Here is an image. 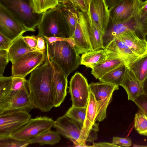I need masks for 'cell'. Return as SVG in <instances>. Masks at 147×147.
Here are the masks:
<instances>
[{
    "instance_id": "6da1fadb",
    "label": "cell",
    "mask_w": 147,
    "mask_h": 147,
    "mask_svg": "<svg viewBox=\"0 0 147 147\" xmlns=\"http://www.w3.org/2000/svg\"><path fill=\"white\" fill-rule=\"evenodd\" d=\"M54 72L53 67L47 55L45 62L31 73L27 85L32 102L42 112L49 111L54 107L51 82Z\"/></svg>"
},
{
    "instance_id": "7a4b0ae2",
    "label": "cell",
    "mask_w": 147,
    "mask_h": 147,
    "mask_svg": "<svg viewBox=\"0 0 147 147\" xmlns=\"http://www.w3.org/2000/svg\"><path fill=\"white\" fill-rule=\"evenodd\" d=\"M46 42L47 57L58 65L67 77L78 68L81 57L68 42L61 41L49 43Z\"/></svg>"
},
{
    "instance_id": "3957f363",
    "label": "cell",
    "mask_w": 147,
    "mask_h": 147,
    "mask_svg": "<svg viewBox=\"0 0 147 147\" xmlns=\"http://www.w3.org/2000/svg\"><path fill=\"white\" fill-rule=\"evenodd\" d=\"M0 4L12 14L28 31H35L42 13L34 12L30 0H0Z\"/></svg>"
},
{
    "instance_id": "277c9868",
    "label": "cell",
    "mask_w": 147,
    "mask_h": 147,
    "mask_svg": "<svg viewBox=\"0 0 147 147\" xmlns=\"http://www.w3.org/2000/svg\"><path fill=\"white\" fill-rule=\"evenodd\" d=\"M37 28L38 36L69 37L65 30L57 6L42 13Z\"/></svg>"
},
{
    "instance_id": "5b68a950",
    "label": "cell",
    "mask_w": 147,
    "mask_h": 147,
    "mask_svg": "<svg viewBox=\"0 0 147 147\" xmlns=\"http://www.w3.org/2000/svg\"><path fill=\"white\" fill-rule=\"evenodd\" d=\"M89 85L98 106L96 120L101 122L107 117V107L112 100L113 92L118 90L119 86L101 82H92Z\"/></svg>"
},
{
    "instance_id": "8992f818",
    "label": "cell",
    "mask_w": 147,
    "mask_h": 147,
    "mask_svg": "<svg viewBox=\"0 0 147 147\" xmlns=\"http://www.w3.org/2000/svg\"><path fill=\"white\" fill-rule=\"evenodd\" d=\"M31 115L22 110L7 111L0 113V138L11 136L26 124Z\"/></svg>"
},
{
    "instance_id": "52a82bcc",
    "label": "cell",
    "mask_w": 147,
    "mask_h": 147,
    "mask_svg": "<svg viewBox=\"0 0 147 147\" xmlns=\"http://www.w3.org/2000/svg\"><path fill=\"white\" fill-rule=\"evenodd\" d=\"M55 121L47 116L30 118L28 122L11 136L18 139L27 141L51 130Z\"/></svg>"
},
{
    "instance_id": "ba28073f",
    "label": "cell",
    "mask_w": 147,
    "mask_h": 147,
    "mask_svg": "<svg viewBox=\"0 0 147 147\" xmlns=\"http://www.w3.org/2000/svg\"><path fill=\"white\" fill-rule=\"evenodd\" d=\"M47 54L34 51L21 57L12 63V75L25 78L45 61Z\"/></svg>"
},
{
    "instance_id": "9c48e42d",
    "label": "cell",
    "mask_w": 147,
    "mask_h": 147,
    "mask_svg": "<svg viewBox=\"0 0 147 147\" xmlns=\"http://www.w3.org/2000/svg\"><path fill=\"white\" fill-rule=\"evenodd\" d=\"M98 109V105L94 95L90 92L85 118L79 138V142L83 141L93 143L97 139L96 132L98 131L99 128L98 125L96 122Z\"/></svg>"
},
{
    "instance_id": "30bf717a",
    "label": "cell",
    "mask_w": 147,
    "mask_h": 147,
    "mask_svg": "<svg viewBox=\"0 0 147 147\" xmlns=\"http://www.w3.org/2000/svg\"><path fill=\"white\" fill-rule=\"evenodd\" d=\"M35 108L25 84L18 91H11L9 96L0 102V113L7 111L22 110L29 112Z\"/></svg>"
},
{
    "instance_id": "8fae6325",
    "label": "cell",
    "mask_w": 147,
    "mask_h": 147,
    "mask_svg": "<svg viewBox=\"0 0 147 147\" xmlns=\"http://www.w3.org/2000/svg\"><path fill=\"white\" fill-rule=\"evenodd\" d=\"M68 88L72 106L87 107L90 91L86 78L79 72L76 73L71 79Z\"/></svg>"
},
{
    "instance_id": "7c38bea8",
    "label": "cell",
    "mask_w": 147,
    "mask_h": 147,
    "mask_svg": "<svg viewBox=\"0 0 147 147\" xmlns=\"http://www.w3.org/2000/svg\"><path fill=\"white\" fill-rule=\"evenodd\" d=\"M78 12L86 40L92 50L105 49L103 44L104 34L92 19L88 8L86 13L79 10Z\"/></svg>"
},
{
    "instance_id": "4fadbf2b",
    "label": "cell",
    "mask_w": 147,
    "mask_h": 147,
    "mask_svg": "<svg viewBox=\"0 0 147 147\" xmlns=\"http://www.w3.org/2000/svg\"><path fill=\"white\" fill-rule=\"evenodd\" d=\"M27 31L18 20L0 4V33L13 41Z\"/></svg>"
},
{
    "instance_id": "5bb4252c",
    "label": "cell",
    "mask_w": 147,
    "mask_h": 147,
    "mask_svg": "<svg viewBox=\"0 0 147 147\" xmlns=\"http://www.w3.org/2000/svg\"><path fill=\"white\" fill-rule=\"evenodd\" d=\"M54 72L51 82V92L54 107L60 106L67 94V77L55 63L51 61Z\"/></svg>"
},
{
    "instance_id": "9a60e30c",
    "label": "cell",
    "mask_w": 147,
    "mask_h": 147,
    "mask_svg": "<svg viewBox=\"0 0 147 147\" xmlns=\"http://www.w3.org/2000/svg\"><path fill=\"white\" fill-rule=\"evenodd\" d=\"M110 21L113 23L125 22L133 17L136 18V0H121L109 10Z\"/></svg>"
},
{
    "instance_id": "2e32d148",
    "label": "cell",
    "mask_w": 147,
    "mask_h": 147,
    "mask_svg": "<svg viewBox=\"0 0 147 147\" xmlns=\"http://www.w3.org/2000/svg\"><path fill=\"white\" fill-rule=\"evenodd\" d=\"M88 8L92 19L104 34L110 19L109 10L105 0H89Z\"/></svg>"
},
{
    "instance_id": "e0dca14e",
    "label": "cell",
    "mask_w": 147,
    "mask_h": 147,
    "mask_svg": "<svg viewBox=\"0 0 147 147\" xmlns=\"http://www.w3.org/2000/svg\"><path fill=\"white\" fill-rule=\"evenodd\" d=\"M105 49L107 51L108 57L120 59L128 67L140 57L117 37L115 38Z\"/></svg>"
},
{
    "instance_id": "ac0fdd59",
    "label": "cell",
    "mask_w": 147,
    "mask_h": 147,
    "mask_svg": "<svg viewBox=\"0 0 147 147\" xmlns=\"http://www.w3.org/2000/svg\"><path fill=\"white\" fill-rule=\"evenodd\" d=\"M78 123L64 115L55 121L53 127L59 134L72 142L74 146L78 144L81 128Z\"/></svg>"
},
{
    "instance_id": "d6986e66",
    "label": "cell",
    "mask_w": 147,
    "mask_h": 147,
    "mask_svg": "<svg viewBox=\"0 0 147 147\" xmlns=\"http://www.w3.org/2000/svg\"><path fill=\"white\" fill-rule=\"evenodd\" d=\"M57 6L60 10L61 20L66 32L69 37H71L78 21V10L67 1H59Z\"/></svg>"
},
{
    "instance_id": "ffe728a7",
    "label": "cell",
    "mask_w": 147,
    "mask_h": 147,
    "mask_svg": "<svg viewBox=\"0 0 147 147\" xmlns=\"http://www.w3.org/2000/svg\"><path fill=\"white\" fill-rule=\"evenodd\" d=\"M116 37L125 43L139 57H142L147 54V39L139 37L135 30L126 31Z\"/></svg>"
},
{
    "instance_id": "44dd1931",
    "label": "cell",
    "mask_w": 147,
    "mask_h": 147,
    "mask_svg": "<svg viewBox=\"0 0 147 147\" xmlns=\"http://www.w3.org/2000/svg\"><path fill=\"white\" fill-rule=\"evenodd\" d=\"M136 20L135 17H132L127 22L121 23H113L110 20L103 37V44L105 48L120 34L130 30H135Z\"/></svg>"
},
{
    "instance_id": "7402d4cb",
    "label": "cell",
    "mask_w": 147,
    "mask_h": 147,
    "mask_svg": "<svg viewBox=\"0 0 147 147\" xmlns=\"http://www.w3.org/2000/svg\"><path fill=\"white\" fill-rule=\"evenodd\" d=\"M126 91L128 100L133 101L144 93L143 85L136 77L130 68L127 66L123 80L121 84Z\"/></svg>"
},
{
    "instance_id": "603a6c76",
    "label": "cell",
    "mask_w": 147,
    "mask_h": 147,
    "mask_svg": "<svg viewBox=\"0 0 147 147\" xmlns=\"http://www.w3.org/2000/svg\"><path fill=\"white\" fill-rule=\"evenodd\" d=\"M137 13L135 31L140 38L146 39L147 36V0H136Z\"/></svg>"
},
{
    "instance_id": "cb8c5ba5",
    "label": "cell",
    "mask_w": 147,
    "mask_h": 147,
    "mask_svg": "<svg viewBox=\"0 0 147 147\" xmlns=\"http://www.w3.org/2000/svg\"><path fill=\"white\" fill-rule=\"evenodd\" d=\"M78 22L74 34L71 38L74 39L75 43L74 47L76 51L79 54H83L92 50L87 41L80 17L78 13Z\"/></svg>"
},
{
    "instance_id": "d4e9b609",
    "label": "cell",
    "mask_w": 147,
    "mask_h": 147,
    "mask_svg": "<svg viewBox=\"0 0 147 147\" xmlns=\"http://www.w3.org/2000/svg\"><path fill=\"white\" fill-rule=\"evenodd\" d=\"M107 58L106 49L92 50L82 54L80 65L91 69L105 61Z\"/></svg>"
},
{
    "instance_id": "484cf974",
    "label": "cell",
    "mask_w": 147,
    "mask_h": 147,
    "mask_svg": "<svg viewBox=\"0 0 147 147\" xmlns=\"http://www.w3.org/2000/svg\"><path fill=\"white\" fill-rule=\"evenodd\" d=\"M9 61L12 63L26 54L34 51L20 36L14 40L8 50Z\"/></svg>"
},
{
    "instance_id": "4316f807",
    "label": "cell",
    "mask_w": 147,
    "mask_h": 147,
    "mask_svg": "<svg viewBox=\"0 0 147 147\" xmlns=\"http://www.w3.org/2000/svg\"><path fill=\"white\" fill-rule=\"evenodd\" d=\"M123 63H125L124 62L120 59L107 57L105 61L92 69L91 73L96 79H98L112 70Z\"/></svg>"
},
{
    "instance_id": "83f0119b",
    "label": "cell",
    "mask_w": 147,
    "mask_h": 147,
    "mask_svg": "<svg viewBox=\"0 0 147 147\" xmlns=\"http://www.w3.org/2000/svg\"><path fill=\"white\" fill-rule=\"evenodd\" d=\"M127 66L123 64L109 71L98 79L101 82L120 86L124 78Z\"/></svg>"
},
{
    "instance_id": "f1b7e54d",
    "label": "cell",
    "mask_w": 147,
    "mask_h": 147,
    "mask_svg": "<svg viewBox=\"0 0 147 147\" xmlns=\"http://www.w3.org/2000/svg\"><path fill=\"white\" fill-rule=\"evenodd\" d=\"M129 67L143 85L147 78V54L132 63Z\"/></svg>"
},
{
    "instance_id": "f546056e",
    "label": "cell",
    "mask_w": 147,
    "mask_h": 147,
    "mask_svg": "<svg viewBox=\"0 0 147 147\" xmlns=\"http://www.w3.org/2000/svg\"><path fill=\"white\" fill-rule=\"evenodd\" d=\"M61 140L59 134L56 131L51 130L30 139V144H38L40 146L45 144L53 145L59 143Z\"/></svg>"
},
{
    "instance_id": "4dcf8cb0",
    "label": "cell",
    "mask_w": 147,
    "mask_h": 147,
    "mask_svg": "<svg viewBox=\"0 0 147 147\" xmlns=\"http://www.w3.org/2000/svg\"><path fill=\"white\" fill-rule=\"evenodd\" d=\"M34 13L42 14L47 10L56 7L58 0H30Z\"/></svg>"
},
{
    "instance_id": "1f68e13d",
    "label": "cell",
    "mask_w": 147,
    "mask_h": 147,
    "mask_svg": "<svg viewBox=\"0 0 147 147\" xmlns=\"http://www.w3.org/2000/svg\"><path fill=\"white\" fill-rule=\"evenodd\" d=\"M86 109L87 107H79L72 106L64 115L76 122L82 129L85 118Z\"/></svg>"
},
{
    "instance_id": "d6a6232c",
    "label": "cell",
    "mask_w": 147,
    "mask_h": 147,
    "mask_svg": "<svg viewBox=\"0 0 147 147\" xmlns=\"http://www.w3.org/2000/svg\"><path fill=\"white\" fill-rule=\"evenodd\" d=\"M134 127L139 134L147 136V116L140 111L135 115Z\"/></svg>"
},
{
    "instance_id": "836d02e7",
    "label": "cell",
    "mask_w": 147,
    "mask_h": 147,
    "mask_svg": "<svg viewBox=\"0 0 147 147\" xmlns=\"http://www.w3.org/2000/svg\"><path fill=\"white\" fill-rule=\"evenodd\" d=\"M13 76H0V102L9 96L11 90Z\"/></svg>"
},
{
    "instance_id": "e575fe53",
    "label": "cell",
    "mask_w": 147,
    "mask_h": 147,
    "mask_svg": "<svg viewBox=\"0 0 147 147\" xmlns=\"http://www.w3.org/2000/svg\"><path fill=\"white\" fill-rule=\"evenodd\" d=\"M30 144L29 140H20L11 136L0 138V147H26Z\"/></svg>"
},
{
    "instance_id": "d590c367",
    "label": "cell",
    "mask_w": 147,
    "mask_h": 147,
    "mask_svg": "<svg viewBox=\"0 0 147 147\" xmlns=\"http://www.w3.org/2000/svg\"><path fill=\"white\" fill-rule=\"evenodd\" d=\"M133 102L141 111L147 116V94L143 93Z\"/></svg>"
},
{
    "instance_id": "8d00e7d4",
    "label": "cell",
    "mask_w": 147,
    "mask_h": 147,
    "mask_svg": "<svg viewBox=\"0 0 147 147\" xmlns=\"http://www.w3.org/2000/svg\"><path fill=\"white\" fill-rule=\"evenodd\" d=\"M89 0H62L69 2L77 10L84 13L87 11Z\"/></svg>"
},
{
    "instance_id": "74e56055",
    "label": "cell",
    "mask_w": 147,
    "mask_h": 147,
    "mask_svg": "<svg viewBox=\"0 0 147 147\" xmlns=\"http://www.w3.org/2000/svg\"><path fill=\"white\" fill-rule=\"evenodd\" d=\"M9 61L8 51L0 50V76H3L5 68Z\"/></svg>"
},
{
    "instance_id": "f35d334b",
    "label": "cell",
    "mask_w": 147,
    "mask_h": 147,
    "mask_svg": "<svg viewBox=\"0 0 147 147\" xmlns=\"http://www.w3.org/2000/svg\"><path fill=\"white\" fill-rule=\"evenodd\" d=\"M25 78L13 76L11 87L12 91H18L21 89L26 83Z\"/></svg>"
},
{
    "instance_id": "ab89813d",
    "label": "cell",
    "mask_w": 147,
    "mask_h": 147,
    "mask_svg": "<svg viewBox=\"0 0 147 147\" xmlns=\"http://www.w3.org/2000/svg\"><path fill=\"white\" fill-rule=\"evenodd\" d=\"M112 143L119 147H128L131 146L132 142L130 138H129L114 137L113 138Z\"/></svg>"
},
{
    "instance_id": "60d3db41",
    "label": "cell",
    "mask_w": 147,
    "mask_h": 147,
    "mask_svg": "<svg viewBox=\"0 0 147 147\" xmlns=\"http://www.w3.org/2000/svg\"><path fill=\"white\" fill-rule=\"evenodd\" d=\"M46 41L49 43H51L58 41H65L68 42L73 47L75 46V43L73 38L71 37L63 38L58 37H44Z\"/></svg>"
},
{
    "instance_id": "b9f144b4",
    "label": "cell",
    "mask_w": 147,
    "mask_h": 147,
    "mask_svg": "<svg viewBox=\"0 0 147 147\" xmlns=\"http://www.w3.org/2000/svg\"><path fill=\"white\" fill-rule=\"evenodd\" d=\"M22 38L24 41L34 51H36L38 36L34 35L23 36Z\"/></svg>"
},
{
    "instance_id": "7bdbcfd3",
    "label": "cell",
    "mask_w": 147,
    "mask_h": 147,
    "mask_svg": "<svg viewBox=\"0 0 147 147\" xmlns=\"http://www.w3.org/2000/svg\"><path fill=\"white\" fill-rule=\"evenodd\" d=\"M13 41L0 33V50L8 51Z\"/></svg>"
},
{
    "instance_id": "ee69618b",
    "label": "cell",
    "mask_w": 147,
    "mask_h": 147,
    "mask_svg": "<svg viewBox=\"0 0 147 147\" xmlns=\"http://www.w3.org/2000/svg\"><path fill=\"white\" fill-rule=\"evenodd\" d=\"M46 44V42L44 37L42 36H38L36 51L46 55V51L47 48Z\"/></svg>"
},
{
    "instance_id": "f6af8a7d",
    "label": "cell",
    "mask_w": 147,
    "mask_h": 147,
    "mask_svg": "<svg viewBox=\"0 0 147 147\" xmlns=\"http://www.w3.org/2000/svg\"><path fill=\"white\" fill-rule=\"evenodd\" d=\"M92 147H116L119 146L115 145L112 143L102 142L97 143H93Z\"/></svg>"
},
{
    "instance_id": "bcb514c9",
    "label": "cell",
    "mask_w": 147,
    "mask_h": 147,
    "mask_svg": "<svg viewBox=\"0 0 147 147\" xmlns=\"http://www.w3.org/2000/svg\"><path fill=\"white\" fill-rule=\"evenodd\" d=\"M121 0H105L109 10L114 7Z\"/></svg>"
},
{
    "instance_id": "7dc6e473",
    "label": "cell",
    "mask_w": 147,
    "mask_h": 147,
    "mask_svg": "<svg viewBox=\"0 0 147 147\" xmlns=\"http://www.w3.org/2000/svg\"><path fill=\"white\" fill-rule=\"evenodd\" d=\"M143 87L144 93L147 94V78L143 84Z\"/></svg>"
},
{
    "instance_id": "c3c4849f",
    "label": "cell",
    "mask_w": 147,
    "mask_h": 147,
    "mask_svg": "<svg viewBox=\"0 0 147 147\" xmlns=\"http://www.w3.org/2000/svg\"><path fill=\"white\" fill-rule=\"evenodd\" d=\"M58 0L59 1H61L62 0Z\"/></svg>"
},
{
    "instance_id": "681fc988",
    "label": "cell",
    "mask_w": 147,
    "mask_h": 147,
    "mask_svg": "<svg viewBox=\"0 0 147 147\" xmlns=\"http://www.w3.org/2000/svg\"></svg>"
},
{
    "instance_id": "f907efd6",
    "label": "cell",
    "mask_w": 147,
    "mask_h": 147,
    "mask_svg": "<svg viewBox=\"0 0 147 147\" xmlns=\"http://www.w3.org/2000/svg\"></svg>"
}]
</instances>
